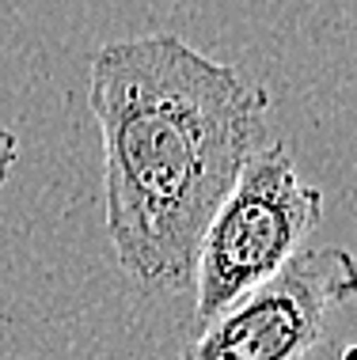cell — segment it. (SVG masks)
Returning a JSON list of instances; mask_svg holds the SVG:
<instances>
[{
	"mask_svg": "<svg viewBox=\"0 0 357 360\" xmlns=\"http://www.w3.org/2000/svg\"><path fill=\"white\" fill-rule=\"evenodd\" d=\"M342 360H357V349H350V353H346Z\"/></svg>",
	"mask_w": 357,
	"mask_h": 360,
	"instance_id": "5",
	"label": "cell"
},
{
	"mask_svg": "<svg viewBox=\"0 0 357 360\" xmlns=\"http://www.w3.org/2000/svg\"><path fill=\"white\" fill-rule=\"evenodd\" d=\"M323 217V190L301 179L285 141L251 155L236 190L201 236L194 269V334L225 315L236 300L266 285L304 250Z\"/></svg>",
	"mask_w": 357,
	"mask_h": 360,
	"instance_id": "2",
	"label": "cell"
},
{
	"mask_svg": "<svg viewBox=\"0 0 357 360\" xmlns=\"http://www.w3.org/2000/svg\"><path fill=\"white\" fill-rule=\"evenodd\" d=\"M88 106L103 137L114 262L144 292L194 285L201 236L266 148V87L171 31L92 53Z\"/></svg>",
	"mask_w": 357,
	"mask_h": 360,
	"instance_id": "1",
	"label": "cell"
},
{
	"mask_svg": "<svg viewBox=\"0 0 357 360\" xmlns=\"http://www.w3.org/2000/svg\"><path fill=\"white\" fill-rule=\"evenodd\" d=\"M350 300H357L353 250L342 243L304 247L277 277L198 330L179 360H304Z\"/></svg>",
	"mask_w": 357,
	"mask_h": 360,
	"instance_id": "3",
	"label": "cell"
},
{
	"mask_svg": "<svg viewBox=\"0 0 357 360\" xmlns=\"http://www.w3.org/2000/svg\"><path fill=\"white\" fill-rule=\"evenodd\" d=\"M15 160H19V137L0 122V182L8 179V171L15 167Z\"/></svg>",
	"mask_w": 357,
	"mask_h": 360,
	"instance_id": "4",
	"label": "cell"
}]
</instances>
